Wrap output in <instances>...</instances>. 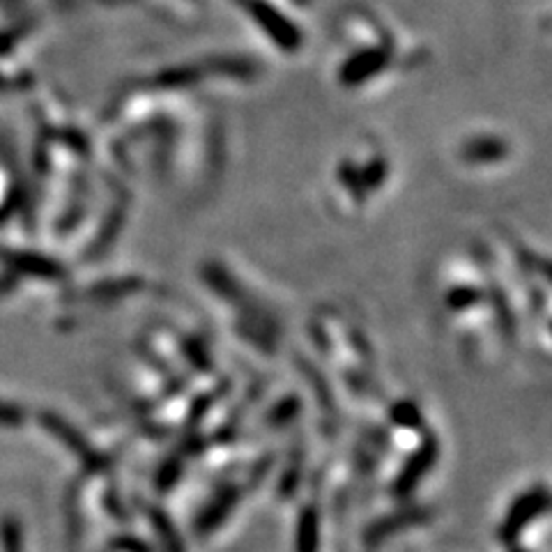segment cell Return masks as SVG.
<instances>
[{
    "label": "cell",
    "mask_w": 552,
    "mask_h": 552,
    "mask_svg": "<svg viewBox=\"0 0 552 552\" xmlns=\"http://www.w3.org/2000/svg\"><path fill=\"white\" fill-rule=\"evenodd\" d=\"M546 506H547L546 491L527 493L522 500H518L516 504H513L511 511H509V518H506V522L502 525V538H504V541H513V538H516L518 534H520L522 529L538 516V513L546 511Z\"/></svg>",
    "instance_id": "obj_1"
},
{
    "label": "cell",
    "mask_w": 552,
    "mask_h": 552,
    "mask_svg": "<svg viewBox=\"0 0 552 552\" xmlns=\"http://www.w3.org/2000/svg\"><path fill=\"white\" fill-rule=\"evenodd\" d=\"M297 552H318V513L306 509L297 527Z\"/></svg>",
    "instance_id": "obj_2"
},
{
    "label": "cell",
    "mask_w": 552,
    "mask_h": 552,
    "mask_svg": "<svg viewBox=\"0 0 552 552\" xmlns=\"http://www.w3.org/2000/svg\"><path fill=\"white\" fill-rule=\"evenodd\" d=\"M155 522H157V532L161 534V541H164V546H166V552H185L182 550V543H180V538H177L176 529L168 525V520L157 516Z\"/></svg>",
    "instance_id": "obj_3"
},
{
    "label": "cell",
    "mask_w": 552,
    "mask_h": 552,
    "mask_svg": "<svg viewBox=\"0 0 552 552\" xmlns=\"http://www.w3.org/2000/svg\"><path fill=\"white\" fill-rule=\"evenodd\" d=\"M3 541H5L7 552H23L21 550V532L16 529L14 522H7L5 532H3Z\"/></svg>",
    "instance_id": "obj_4"
}]
</instances>
